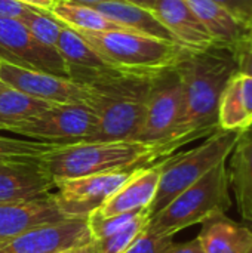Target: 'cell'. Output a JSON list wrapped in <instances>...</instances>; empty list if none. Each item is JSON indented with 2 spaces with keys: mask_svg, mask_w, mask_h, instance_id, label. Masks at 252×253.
Wrapping results in <instances>:
<instances>
[{
  "mask_svg": "<svg viewBox=\"0 0 252 253\" xmlns=\"http://www.w3.org/2000/svg\"><path fill=\"white\" fill-rule=\"evenodd\" d=\"M163 159L149 166L135 169L125 184L97 211L100 216L119 215L149 209L157 193Z\"/></svg>",
  "mask_w": 252,
  "mask_h": 253,
  "instance_id": "obj_15",
  "label": "cell"
},
{
  "mask_svg": "<svg viewBox=\"0 0 252 253\" xmlns=\"http://www.w3.org/2000/svg\"><path fill=\"white\" fill-rule=\"evenodd\" d=\"M92 243L88 216L67 218L0 242V253H53Z\"/></svg>",
  "mask_w": 252,
  "mask_h": 253,
  "instance_id": "obj_11",
  "label": "cell"
},
{
  "mask_svg": "<svg viewBox=\"0 0 252 253\" xmlns=\"http://www.w3.org/2000/svg\"><path fill=\"white\" fill-rule=\"evenodd\" d=\"M68 216L58 208L52 194L0 202V242L16 237L40 225L55 224Z\"/></svg>",
  "mask_w": 252,
  "mask_h": 253,
  "instance_id": "obj_13",
  "label": "cell"
},
{
  "mask_svg": "<svg viewBox=\"0 0 252 253\" xmlns=\"http://www.w3.org/2000/svg\"><path fill=\"white\" fill-rule=\"evenodd\" d=\"M150 10L184 49L203 52L215 46L212 37L186 0H156Z\"/></svg>",
  "mask_w": 252,
  "mask_h": 253,
  "instance_id": "obj_14",
  "label": "cell"
},
{
  "mask_svg": "<svg viewBox=\"0 0 252 253\" xmlns=\"http://www.w3.org/2000/svg\"><path fill=\"white\" fill-rule=\"evenodd\" d=\"M61 144L43 142L36 139H19L0 136V163H27L39 162L43 156Z\"/></svg>",
  "mask_w": 252,
  "mask_h": 253,
  "instance_id": "obj_25",
  "label": "cell"
},
{
  "mask_svg": "<svg viewBox=\"0 0 252 253\" xmlns=\"http://www.w3.org/2000/svg\"><path fill=\"white\" fill-rule=\"evenodd\" d=\"M76 31L108 67L129 74L157 76L177 67L190 52L178 43L129 30Z\"/></svg>",
  "mask_w": 252,
  "mask_h": 253,
  "instance_id": "obj_4",
  "label": "cell"
},
{
  "mask_svg": "<svg viewBox=\"0 0 252 253\" xmlns=\"http://www.w3.org/2000/svg\"><path fill=\"white\" fill-rule=\"evenodd\" d=\"M0 61L70 79L67 64L58 50L40 43L19 19H0Z\"/></svg>",
  "mask_w": 252,
  "mask_h": 253,
  "instance_id": "obj_9",
  "label": "cell"
},
{
  "mask_svg": "<svg viewBox=\"0 0 252 253\" xmlns=\"http://www.w3.org/2000/svg\"><path fill=\"white\" fill-rule=\"evenodd\" d=\"M230 208V185L226 162H223L181 191L165 208L150 215L146 231L159 236H175L189 227L226 215Z\"/></svg>",
  "mask_w": 252,
  "mask_h": 253,
  "instance_id": "obj_5",
  "label": "cell"
},
{
  "mask_svg": "<svg viewBox=\"0 0 252 253\" xmlns=\"http://www.w3.org/2000/svg\"><path fill=\"white\" fill-rule=\"evenodd\" d=\"M97 116L86 102L52 104L40 114L10 127L7 132L52 144L83 142L94 132Z\"/></svg>",
  "mask_w": 252,
  "mask_h": 253,
  "instance_id": "obj_7",
  "label": "cell"
},
{
  "mask_svg": "<svg viewBox=\"0 0 252 253\" xmlns=\"http://www.w3.org/2000/svg\"><path fill=\"white\" fill-rule=\"evenodd\" d=\"M175 68L183 84V113L171 141L177 151L220 130V98L238 68L233 52L217 46L203 52H189Z\"/></svg>",
  "mask_w": 252,
  "mask_h": 253,
  "instance_id": "obj_1",
  "label": "cell"
},
{
  "mask_svg": "<svg viewBox=\"0 0 252 253\" xmlns=\"http://www.w3.org/2000/svg\"><path fill=\"white\" fill-rule=\"evenodd\" d=\"M165 253H205L199 240L195 239L192 242H187V243H180V245H172L168 251Z\"/></svg>",
  "mask_w": 252,
  "mask_h": 253,
  "instance_id": "obj_33",
  "label": "cell"
},
{
  "mask_svg": "<svg viewBox=\"0 0 252 253\" xmlns=\"http://www.w3.org/2000/svg\"><path fill=\"white\" fill-rule=\"evenodd\" d=\"M134 170L97 173L55 182L50 193L58 208L68 216H88L100 209L131 176Z\"/></svg>",
  "mask_w": 252,
  "mask_h": 253,
  "instance_id": "obj_10",
  "label": "cell"
},
{
  "mask_svg": "<svg viewBox=\"0 0 252 253\" xmlns=\"http://www.w3.org/2000/svg\"><path fill=\"white\" fill-rule=\"evenodd\" d=\"M53 253H94L92 243L85 245V246H79V248H71V249H65V251H59V252Z\"/></svg>",
  "mask_w": 252,
  "mask_h": 253,
  "instance_id": "obj_35",
  "label": "cell"
},
{
  "mask_svg": "<svg viewBox=\"0 0 252 253\" xmlns=\"http://www.w3.org/2000/svg\"><path fill=\"white\" fill-rule=\"evenodd\" d=\"M55 182L39 162L0 163V202L50 194Z\"/></svg>",
  "mask_w": 252,
  "mask_h": 253,
  "instance_id": "obj_16",
  "label": "cell"
},
{
  "mask_svg": "<svg viewBox=\"0 0 252 253\" xmlns=\"http://www.w3.org/2000/svg\"><path fill=\"white\" fill-rule=\"evenodd\" d=\"M30 9H33V6L24 4L21 1H16V0H0V19L1 18L19 19Z\"/></svg>",
  "mask_w": 252,
  "mask_h": 253,
  "instance_id": "obj_31",
  "label": "cell"
},
{
  "mask_svg": "<svg viewBox=\"0 0 252 253\" xmlns=\"http://www.w3.org/2000/svg\"><path fill=\"white\" fill-rule=\"evenodd\" d=\"M94 7L98 12H101L105 18L123 27L125 30L177 43L172 34L163 27V24L147 7L125 1V0L102 1V3L95 4Z\"/></svg>",
  "mask_w": 252,
  "mask_h": 253,
  "instance_id": "obj_20",
  "label": "cell"
},
{
  "mask_svg": "<svg viewBox=\"0 0 252 253\" xmlns=\"http://www.w3.org/2000/svg\"><path fill=\"white\" fill-rule=\"evenodd\" d=\"M24 27L43 44L55 47L59 33L64 27L49 10L33 7L19 18Z\"/></svg>",
  "mask_w": 252,
  "mask_h": 253,
  "instance_id": "obj_27",
  "label": "cell"
},
{
  "mask_svg": "<svg viewBox=\"0 0 252 253\" xmlns=\"http://www.w3.org/2000/svg\"><path fill=\"white\" fill-rule=\"evenodd\" d=\"M174 245V236H159L143 231L123 253H165Z\"/></svg>",
  "mask_w": 252,
  "mask_h": 253,
  "instance_id": "obj_28",
  "label": "cell"
},
{
  "mask_svg": "<svg viewBox=\"0 0 252 253\" xmlns=\"http://www.w3.org/2000/svg\"><path fill=\"white\" fill-rule=\"evenodd\" d=\"M203 24L217 47L233 49L250 34V28L215 0H186Z\"/></svg>",
  "mask_w": 252,
  "mask_h": 253,
  "instance_id": "obj_17",
  "label": "cell"
},
{
  "mask_svg": "<svg viewBox=\"0 0 252 253\" xmlns=\"http://www.w3.org/2000/svg\"><path fill=\"white\" fill-rule=\"evenodd\" d=\"M248 36H250V37H251V39H252V24H251V25H250V34H248Z\"/></svg>",
  "mask_w": 252,
  "mask_h": 253,
  "instance_id": "obj_38",
  "label": "cell"
},
{
  "mask_svg": "<svg viewBox=\"0 0 252 253\" xmlns=\"http://www.w3.org/2000/svg\"><path fill=\"white\" fill-rule=\"evenodd\" d=\"M235 61H236V68L238 73L247 74L252 77V39L248 36L245 40H242L239 44H236L233 49Z\"/></svg>",
  "mask_w": 252,
  "mask_h": 253,
  "instance_id": "obj_29",
  "label": "cell"
},
{
  "mask_svg": "<svg viewBox=\"0 0 252 253\" xmlns=\"http://www.w3.org/2000/svg\"><path fill=\"white\" fill-rule=\"evenodd\" d=\"M125 1H129V3H134V4L143 6V7H147V9H151L153 3H154L156 0H125Z\"/></svg>",
  "mask_w": 252,
  "mask_h": 253,
  "instance_id": "obj_36",
  "label": "cell"
},
{
  "mask_svg": "<svg viewBox=\"0 0 252 253\" xmlns=\"http://www.w3.org/2000/svg\"><path fill=\"white\" fill-rule=\"evenodd\" d=\"M50 13L64 25L73 30L85 31H110V30H125L116 22L105 18L94 6H86L80 3L55 0L50 7Z\"/></svg>",
  "mask_w": 252,
  "mask_h": 253,
  "instance_id": "obj_23",
  "label": "cell"
},
{
  "mask_svg": "<svg viewBox=\"0 0 252 253\" xmlns=\"http://www.w3.org/2000/svg\"><path fill=\"white\" fill-rule=\"evenodd\" d=\"M50 102L28 96L3 82H0V130H9L10 127L40 114Z\"/></svg>",
  "mask_w": 252,
  "mask_h": 253,
  "instance_id": "obj_22",
  "label": "cell"
},
{
  "mask_svg": "<svg viewBox=\"0 0 252 253\" xmlns=\"http://www.w3.org/2000/svg\"><path fill=\"white\" fill-rule=\"evenodd\" d=\"M229 9L248 28L252 24V0H215Z\"/></svg>",
  "mask_w": 252,
  "mask_h": 253,
  "instance_id": "obj_30",
  "label": "cell"
},
{
  "mask_svg": "<svg viewBox=\"0 0 252 253\" xmlns=\"http://www.w3.org/2000/svg\"><path fill=\"white\" fill-rule=\"evenodd\" d=\"M65 1L80 3V4H86V6H95V4H98V3H102V1H110V0H65Z\"/></svg>",
  "mask_w": 252,
  "mask_h": 253,
  "instance_id": "obj_37",
  "label": "cell"
},
{
  "mask_svg": "<svg viewBox=\"0 0 252 253\" xmlns=\"http://www.w3.org/2000/svg\"><path fill=\"white\" fill-rule=\"evenodd\" d=\"M0 82L36 99L50 104H74L86 101V87L73 79L21 68L0 61Z\"/></svg>",
  "mask_w": 252,
  "mask_h": 253,
  "instance_id": "obj_12",
  "label": "cell"
},
{
  "mask_svg": "<svg viewBox=\"0 0 252 253\" xmlns=\"http://www.w3.org/2000/svg\"><path fill=\"white\" fill-rule=\"evenodd\" d=\"M229 185L242 219L252 224V125L244 129L230 153Z\"/></svg>",
  "mask_w": 252,
  "mask_h": 253,
  "instance_id": "obj_18",
  "label": "cell"
},
{
  "mask_svg": "<svg viewBox=\"0 0 252 253\" xmlns=\"http://www.w3.org/2000/svg\"><path fill=\"white\" fill-rule=\"evenodd\" d=\"M241 132L220 129L206 136L201 145L189 151L165 157L157 193L150 206V215L165 208L181 191L198 182L217 165L226 162Z\"/></svg>",
  "mask_w": 252,
  "mask_h": 253,
  "instance_id": "obj_6",
  "label": "cell"
},
{
  "mask_svg": "<svg viewBox=\"0 0 252 253\" xmlns=\"http://www.w3.org/2000/svg\"><path fill=\"white\" fill-rule=\"evenodd\" d=\"M171 156L163 147L140 141L76 142L59 145L40 159L53 182L79 176L135 170Z\"/></svg>",
  "mask_w": 252,
  "mask_h": 253,
  "instance_id": "obj_3",
  "label": "cell"
},
{
  "mask_svg": "<svg viewBox=\"0 0 252 253\" xmlns=\"http://www.w3.org/2000/svg\"><path fill=\"white\" fill-rule=\"evenodd\" d=\"M149 218H150V212H146L140 215L137 219H134L132 222H129L126 227L120 228L119 231L92 240L94 253H123L146 230Z\"/></svg>",
  "mask_w": 252,
  "mask_h": 253,
  "instance_id": "obj_26",
  "label": "cell"
},
{
  "mask_svg": "<svg viewBox=\"0 0 252 253\" xmlns=\"http://www.w3.org/2000/svg\"><path fill=\"white\" fill-rule=\"evenodd\" d=\"M205 253H252V230L226 215L202 224L196 237Z\"/></svg>",
  "mask_w": 252,
  "mask_h": 253,
  "instance_id": "obj_19",
  "label": "cell"
},
{
  "mask_svg": "<svg viewBox=\"0 0 252 253\" xmlns=\"http://www.w3.org/2000/svg\"><path fill=\"white\" fill-rule=\"evenodd\" d=\"M153 79L113 68L76 79L86 87L85 102L97 116V126L83 142L135 141L146 119Z\"/></svg>",
  "mask_w": 252,
  "mask_h": 253,
  "instance_id": "obj_2",
  "label": "cell"
},
{
  "mask_svg": "<svg viewBox=\"0 0 252 253\" xmlns=\"http://www.w3.org/2000/svg\"><path fill=\"white\" fill-rule=\"evenodd\" d=\"M16 1H21L24 4L33 6V7H37V9H45V10H49V12H50V7L55 3V0H16Z\"/></svg>",
  "mask_w": 252,
  "mask_h": 253,
  "instance_id": "obj_34",
  "label": "cell"
},
{
  "mask_svg": "<svg viewBox=\"0 0 252 253\" xmlns=\"http://www.w3.org/2000/svg\"><path fill=\"white\" fill-rule=\"evenodd\" d=\"M236 80H238L239 93H241L244 107H245L247 114L252 122V77L247 76V74L236 73Z\"/></svg>",
  "mask_w": 252,
  "mask_h": 253,
  "instance_id": "obj_32",
  "label": "cell"
},
{
  "mask_svg": "<svg viewBox=\"0 0 252 253\" xmlns=\"http://www.w3.org/2000/svg\"><path fill=\"white\" fill-rule=\"evenodd\" d=\"M183 113V84L177 68L166 70L153 79L147 113L135 141L156 144L169 154L175 153L171 141Z\"/></svg>",
  "mask_w": 252,
  "mask_h": 253,
  "instance_id": "obj_8",
  "label": "cell"
},
{
  "mask_svg": "<svg viewBox=\"0 0 252 253\" xmlns=\"http://www.w3.org/2000/svg\"><path fill=\"white\" fill-rule=\"evenodd\" d=\"M55 49L65 61L70 79L73 80L111 68L76 30L67 25L62 27Z\"/></svg>",
  "mask_w": 252,
  "mask_h": 253,
  "instance_id": "obj_21",
  "label": "cell"
},
{
  "mask_svg": "<svg viewBox=\"0 0 252 253\" xmlns=\"http://www.w3.org/2000/svg\"><path fill=\"white\" fill-rule=\"evenodd\" d=\"M252 125L244 107L236 74L224 87L218 104V127L221 130H244Z\"/></svg>",
  "mask_w": 252,
  "mask_h": 253,
  "instance_id": "obj_24",
  "label": "cell"
}]
</instances>
